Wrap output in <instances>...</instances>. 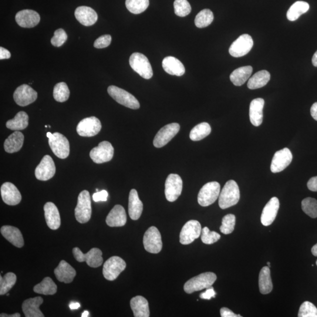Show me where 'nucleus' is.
Wrapping results in <instances>:
<instances>
[{
    "instance_id": "f257e3e1",
    "label": "nucleus",
    "mask_w": 317,
    "mask_h": 317,
    "mask_svg": "<svg viewBox=\"0 0 317 317\" xmlns=\"http://www.w3.org/2000/svg\"><path fill=\"white\" fill-rule=\"evenodd\" d=\"M240 198V190L234 180L226 182L218 197V205L222 209H226L237 204Z\"/></svg>"
},
{
    "instance_id": "f03ea898",
    "label": "nucleus",
    "mask_w": 317,
    "mask_h": 317,
    "mask_svg": "<svg viewBox=\"0 0 317 317\" xmlns=\"http://www.w3.org/2000/svg\"><path fill=\"white\" fill-rule=\"evenodd\" d=\"M217 280V276L212 272H206L194 276L188 280L184 286V292L192 294L196 292L210 288Z\"/></svg>"
},
{
    "instance_id": "7ed1b4c3",
    "label": "nucleus",
    "mask_w": 317,
    "mask_h": 317,
    "mask_svg": "<svg viewBox=\"0 0 317 317\" xmlns=\"http://www.w3.org/2000/svg\"><path fill=\"white\" fill-rule=\"evenodd\" d=\"M46 136L48 138L50 149L56 156L62 160L68 157L70 152V143L65 136L59 132H48Z\"/></svg>"
},
{
    "instance_id": "20e7f679",
    "label": "nucleus",
    "mask_w": 317,
    "mask_h": 317,
    "mask_svg": "<svg viewBox=\"0 0 317 317\" xmlns=\"http://www.w3.org/2000/svg\"><path fill=\"white\" fill-rule=\"evenodd\" d=\"M92 214L91 200L88 191L83 190L78 198V203L75 209L76 220L80 224H86L90 220Z\"/></svg>"
},
{
    "instance_id": "39448f33",
    "label": "nucleus",
    "mask_w": 317,
    "mask_h": 317,
    "mask_svg": "<svg viewBox=\"0 0 317 317\" xmlns=\"http://www.w3.org/2000/svg\"><path fill=\"white\" fill-rule=\"evenodd\" d=\"M220 194V185L211 182L204 185L198 194V201L202 206L207 207L214 203Z\"/></svg>"
},
{
    "instance_id": "423d86ee",
    "label": "nucleus",
    "mask_w": 317,
    "mask_h": 317,
    "mask_svg": "<svg viewBox=\"0 0 317 317\" xmlns=\"http://www.w3.org/2000/svg\"><path fill=\"white\" fill-rule=\"evenodd\" d=\"M130 64L131 68L144 78L149 80L152 77V68L147 57L142 54H132L130 56Z\"/></svg>"
},
{
    "instance_id": "0eeeda50",
    "label": "nucleus",
    "mask_w": 317,
    "mask_h": 317,
    "mask_svg": "<svg viewBox=\"0 0 317 317\" xmlns=\"http://www.w3.org/2000/svg\"><path fill=\"white\" fill-rule=\"evenodd\" d=\"M108 92L112 98L122 106L132 110L140 108L139 101L133 95L120 88L111 86L108 88Z\"/></svg>"
},
{
    "instance_id": "6e6552de",
    "label": "nucleus",
    "mask_w": 317,
    "mask_h": 317,
    "mask_svg": "<svg viewBox=\"0 0 317 317\" xmlns=\"http://www.w3.org/2000/svg\"><path fill=\"white\" fill-rule=\"evenodd\" d=\"M72 252L76 261L80 262H86L90 268H97L102 264V252L99 248H93L87 254H84L79 248H75L72 249Z\"/></svg>"
},
{
    "instance_id": "1a4fd4ad",
    "label": "nucleus",
    "mask_w": 317,
    "mask_h": 317,
    "mask_svg": "<svg viewBox=\"0 0 317 317\" xmlns=\"http://www.w3.org/2000/svg\"><path fill=\"white\" fill-rule=\"evenodd\" d=\"M126 264L122 258L118 256L107 260L104 263L103 275L107 280L114 281L126 269Z\"/></svg>"
},
{
    "instance_id": "9d476101",
    "label": "nucleus",
    "mask_w": 317,
    "mask_h": 317,
    "mask_svg": "<svg viewBox=\"0 0 317 317\" xmlns=\"http://www.w3.org/2000/svg\"><path fill=\"white\" fill-rule=\"evenodd\" d=\"M143 242L145 250L150 254H158L162 248L160 232L154 226L150 227L145 232Z\"/></svg>"
},
{
    "instance_id": "9b49d317",
    "label": "nucleus",
    "mask_w": 317,
    "mask_h": 317,
    "mask_svg": "<svg viewBox=\"0 0 317 317\" xmlns=\"http://www.w3.org/2000/svg\"><path fill=\"white\" fill-rule=\"evenodd\" d=\"M182 188H183V182L182 178L177 174H170L165 182L164 194L168 201L174 202L176 201L180 196Z\"/></svg>"
},
{
    "instance_id": "f8f14e48",
    "label": "nucleus",
    "mask_w": 317,
    "mask_h": 317,
    "mask_svg": "<svg viewBox=\"0 0 317 317\" xmlns=\"http://www.w3.org/2000/svg\"><path fill=\"white\" fill-rule=\"evenodd\" d=\"M90 157L94 162L100 164L112 160L114 154V148L109 142L103 141L98 146L93 148L90 152Z\"/></svg>"
},
{
    "instance_id": "ddd939ff",
    "label": "nucleus",
    "mask_w": 317,
    "mask_h": 317,
    "mask_svg": "<svg viewBox=\"0 0 317 317\" xmlns=\"http://www.w3.org/2000/svg\"><path fill=\"white\" fill-rule=\"evenodd\" d=\"M102 128L100 121L95 116L86 118L80 120L76 127L77 133L82 137H92L100 133Z\"/></svg>"
},
{
    "instance_id": "4468645a",
    "label": "nucleus",
    "mask_w": 317,
    "mask_h": 317,
    "mask_svg": "<svg viewBox=\"0 0 317 317\" xmlns=\"http://www.w3.org/2000/svg\"><path fill=\"white\" fill-rule=\"evenodd\" d=\"M254 44V40L250 36L242 34L232 43L229 53L235 58L244 56L250 52Z\"/></svg>"
},
{
    "instance_id": "2eb2a0df",
    "label": "nucleus",
    "mask_w": 317,
    "mask_h": 317,
    "mask_svg": "<svg viewBox=\"0 0 317 317\" xmlns=\"http://www.w3.org/2000/svg\"><path fill=\"white\" fill-rule=\"evenodd\" d=\"M180 130V126L178 123L168 124L162 128L154 138V146L158 148L165 146L176 136Z\"/></svg>"
},
{
    "instance_id": "dca6fc26",
    "label": "nucleus",
    "mask_w": 317,
    "mask_h": 317,
    "mask_svg": "<svg viewBox=\"0 0 317 317\" xmlns=\"http://www.w3.org/2000/svg\"><path fill=\"white\" fill-rule=\"evenodd\" d=\"M202 232L201 224L197 220L188 221L184 226L180 234V242L187 245L192 244L196 239L200 237Z\"/></svg>"
},
{
    "instance_id": "f3484780",
    "label": "nucleus",
    "mask_w": 317,
    "mask_h": 317,
    "mask_svg": "<svg viewBox=\"0 0 317 317\" xmlns=\"http://www.w3.org/2000/svg\"><path fill=\"white\" fill-rule=\"evenodd\" d=\"M56 172L54 162L50 155H46L42 158L41 162L36 168L35 175L37 180L46 181L54 176Z\"/></svg>"
},
{
    "instance_id": "a211bd4d",
    "label": "nucleus",
    "mask_w": 317,
    "mask_h": 317,
    "mask_svg": "<svg viewBox=\"0 0 317 317\" xmlns=\"http://www.w3.org/2000/svg\"><path fill=\"white\" fill-rule=\"evenodd\" d=\"M37 96L38 94L36 91L26 84L18 87L13 95L16 103L21 106H28L35 102Z\"/></svg>"
},
{
    "instance_id": "6ab92c4d",
    "label": "nucleus",
    "mask_w": 317,
    "mask_h": 317,
    "mask_svg": "<svg viewBox=\"0 0 317 317\" xmlns=\"http://www.w3.org/2000/svg\"><path fill=\"white\" fill-rule=\"evenodd\" d=\"M292 160V154L288 148L276 152L272 161L271 171L274 174L280 172L289 166Z\"/></svg>"
},
{
    "instance_id": "aec40b11",
    "label": "nucleus",
    "mask_w": 317,
    "mask_h": 317,
    "mask_svg": "<svg viewBox=\"0 0 317 317\" xmlns=\"http://www.w3.org/2000/svg\"><path fill=\"white\" fill-rule=\"evenodd\" d=\"M40 16L38 12L32 10H24L16 16V23L23 28H33L38 24Z\"/></svg>"
},
{
    "instance_id": "412c9836",
    "label": "nucleus",
    "mask_w": 317,
    "mask_h": 317,
    "mask_svg": "<svg viewBox=\"0 0 317 317\" xmlns=\"http://www.w3.org/2000/svg\"><path fill=\"white\" fill-rule=\"evenodd\" d=\"M2 200L10 206H16L22 201V194L14 184L6 182L1 187Z\"/></svg>"
},
{
    "instance_id": "4be33fe9",
    "label": "nucleus",
    "mask_w": 317,
    "mask_h": 317,
    "mask_svg": "<svg viewBox=\"0 0 317 317\" xmlns=\"http://www.w3.org/2000/svg\"><path fill=\"white\" fill-rule=\"evenodd\" d=\"M280 208L278 198L273 197L270 200L263 208L262 216V224L264 226H268L275 220Z\"/></svg>"
},
{
    "instance_id": "5701e85b",
    "label": "nucleus",
    "mask_w": 317,
    "mask_h": 317,
    "mask_svg": "<svg viewBox=\"0 0 317 317\" xmlns=\"http://www.w3.org/2000/svg\"><path fill=\"white\" fill-rule=\"evenodd\" d=\"M127 217L126 210L122 206H114L106 218V222L110 227H122L126 225Z\"/></svg>"
},
{
    "instance_id": "b1692460",
    "label": "nucleus",
    "mask_w": 317,
    "mask_h": 317,
    "mask_svg": "<svg viewBox=\"0 0 317 317\" xmlns=\"http://www.w3.org/2000/svg\"><path fill=\"white\" fill-rule=\"evenodd\" d=\"M47 226L52 230H56L60 226V218L59 210L54 204L47 202L44 207Z\"/></svg>"
},
{
    "instance_id": "393cba45",
    "label": "nucleus",
    "mask_w": 317,
    "mask_h": 317,
    "mask_svg": "<svg viewBox=\"0 0 317 317\" xmlns=\"http://www.w3.org/2000/svg\"><path fill=\"white\" fill-rule=\"evenodd\" d=\"M75 16L78 22L84 26L95 24L98 20L97 13L90 6H79L76 10Z\"/></svg>"
},
{
    "instance_id": "a878e982",
    "label": "nucleus",
    "mask_w": 317,
    "mask_h": 317,
    "mask_svg": "<svg viewBox=\"0 0 317 317\" xmlns=\"http://www.w3.org/2000/svg\"><path fill=\"white\" fill-rule=\"evenodd\" d=\"M54 274L57 280L60 282L70 283L72 282L76 272L69 263L65 260L60 261L58 267L54 270Z\"/></svg>"
},
{
    "instance_id": "bb28decb",
    "label": "nucleus",
    "mask_w": 317,
    "mask_h": 317,
    "mask_svg": "<svg viewBox=\"0 0 317 317\" xmlns=\"http://www.w3.org/2000/svg\"><path fill=\"white\" fill-rule=\"evenodd\" d=\"M44 302L41 296H36L25 300L22 305L24 314L26 317H44V315L40 310V306Z\"/></svg>"
},
{
    "instance_id": "cd10ccee",
    "label": "nucleus",
    "mask_w": 317,
    "mask_h": 317,
    "mask_svg": "<svg viewBox=\"0 0 317 317\" xmlns=\"http://www.w3.org/2000/svg\"><path fill=\"white\" fill-rule=\"evenodd\" d=\"M264 106V100L260 98L252 100L250 103L249 110L250 120L255 126H259L262 122Z\"/></svg>"
},
{
    "instance_id": "c85d7f7f",
    "label": "nucleus",
    "mask_w": 317,
    "mask_h": 317,
    "mask_svg": "<svg viewBox=\"0 0 317 317\" xmlns=\"http://www.w3.org/2000/svg\"><path fill=\"white\" fill-rule=\"evenodd\" d=\"M1 234L3 237L16 248H22L24 244L22 232L18 228L12 226H4L1 228Z\"/></svg>"
},
{
    "instance_id": "c756f323",
    "label": "nucleus",
    "mask_w": 317,
    "mask_h": 317,
    "mask_svg": "<svg viewBox=\"0 0 317 317\" xmlns=\"http://www.w3.org/2000/svg\"><path fill=\"white\" fill-rule=\"evenodd\" d=\"M143 204L140 200L136 190H132L130 193L128 212L130 216L134 220H137L143 212Z\"/></svg>"
},
{
    "instance_id": "7c9ffc66",
    "label": "nucleus",
    "mask_w": 317,
    "mask_h": 317,
    "mask_svg": "<svg viewBox=\"0 0 317 317\" xmlns=\"http://www.w3.org/2000/svg\"><path fill=\"white\" fill-rule=\"evenodd\" d=\"M130 308L136 317L150 316L149 303L142 296H136L130 300Z\"/></svg>"
},
{
    "instance_id": "2f4dec72",
    "label": "nucleus",
    "mask_w": 317,
    "mask_h": 317,
    "mask_svg": "<svg viewBox=\"0 0 317 317\" xmlns=\"http://www.w3.org/2000/svg\"><path fill=\"white\" fill-rule=\"evenodd\" d=\"M164 72L172 76H181L185 73L184 64L174 56H167L162 62Z\"/></svg>"
},
{
    "instance_id": "473e14b6",
    "label": "nucleus",
    "mask_w": 317,
    "mask_h": 317,
    "mask_svg": "<svg viewBox=\"0 0 317 317\" xmlns=\"http://www.w3.org/2000/svg\"><path fill=\"white\" fill-rule=\"evenodd\" d=\"M24 136L21 132L16 130L8 136L4 144V148L6 152L13 154L18 152L22 149Z\"/></svg>"
},
{
    "instance_id": "72a5a7b5",
    "label": "nucleus",
    "mask_w": 317,
    "mask_h": 317,
    "mask_svg": "<svg viewBox=\"0 0 317 317\" xmlns=\"http://www.w3.org/2000/svg\"><path fill=\"white\" fill-rule=\"evenodd\" d=\"M258 285L260 292L262 294H268L272 292L273 288L271 278V272L269 267H264L259 274Z\"/></svg>"
},
{
    "instance_id": "f704fd0d",
    "label": "nucleus",
    "mask_w": 317,
    "mask_h": 317,
    "mask_svg": "<svg viewBox=\"0 0 317 317\" xmlns=\"http://www.w3.org/2000/svg\"><path fill=\"white\" fill-rule=\"evenodd\" d=\"M252 72L251 66H242L237 68L231 74L230 79L236 86H242L247 82Z\"/></svg>"
},
{
    "instance_id": "c9c22d12",
    "label": "nucleus",
    "mask_w": 317,
    "mask_h": 317,
    "mask_svg": "<svg viewBox=\"0 0 317 317\" xmlns=\"http://www.w3.org/2000/svg\"><path fill=\"white\" fill-rule=\"evenodd\" d=\"M270 80V74L268 70H262L256 72L248 80V86L250 90L260 88L267 85Z\"/></svg>"
},
{
    "instance_id": "e433bc0d",
    "label": "nucleus",
    "mask_w": 317,
    "mask_h": 317,
    "mask_svg": "<svg viewBox=\"0 0 317 317\" xmlns=\"http://www.w3.org/2000/svg\"><path fill=\"white\" fill-rule=\"evenodd\" d=\"M29 117L24 111L16 114L12 120H8L6 123V126L12 130H25L28 126Z\"/></svg>"
},
{
    "instance_id": "4c0bfd02",
    "label": "nucleus",
    "mask_w": 317,
    "mask_h": 317,
    "mask_svg": "<svg viewBox=\"0 0 317 317\" xmlns=\"http://www.w3.org/2000/svg\"><path fill=\"white\" fill-rule=\"evenodd\" d=\"M310 5L305 2L298 1L293 4L286 13V18L290 22H294L300 16L308 11Z\"/></svg>"
},
{
    "instance_id": "58836bf2",
    "label": "nucleus",
    "mask_w": 317,
    "mask_h": 317,
    "mask_svg": "<svg viewBox=\"0 0 317 317\" xmlns=\"http://www.w3.org/2000/svg\"><path fill=\"white\" fill-rule=\"evenodd\" d=\"M34 292L40 294L54 295L57 292V286L52 280L48 276L34 288Z\"/></svg>"
},
{
    "instance_id": "ea45409f",
    "label": "nucleus",
    "mask_w": 317,
    "mask_h": 317,
    "mask_svg": "<svg viewBox=\"0 0 317 317\" xmlns=\"http://www.w3.org/2000/svg\"><path fill=\"white\" fill-rule=\"evenodd\" d=\"M212 129L207 122H202L197 124L190 131V138L193 141H200L209 136Z\"/></svg>"
},
{
    "instance_id": "a19ab883",
    "label": "nucleus",
    "mask_w": 317,
    "mask_h": 317,
    "mask_svg": "<svg viewBox=\"0 0 317 317\" xmlns=\"http://www.w3.org/2000/svg\"><path fill=\"white\" fill-rule=\"evenodd\" d=\"M214 16L213 12L209 9H204L198 13L196 16L194 23L198 28H207L213 22Z\"/></svg>"
},
{
    "instance_id": "79ce46f5",
    "label": "nucleus",
    "mask_w": 317,
    "mask_h": 317,
    "mask_svg": "<svg viewBox=\"0 0 317 317\" xmlns=\"http://www.w3.org/2000/svg\"><path fill=\"white\" fill-rule=\"evenodd\" d=\"M16 282V276L13 272H8L4 276H0V295L8 294Z\"/></svg>"
},
{
    "instance_id": "37998d69",
    "label": "nucleus",
    "mask_w": 317,
    "mask_h": 317,
    "mask_svg": "<svg viewBox=\"0 0 317 317\" xmlns=\"http://www.w3.org/2000/svg\"><path fill=\"white\" fill-rule=\"evenodd\" d=\"M126 8L134 14H140L150 6V0H126Z\"/></svg>"
},
{
    "instance_id": "c03bdc74",
    "label": "nucleus",
    "mask_w": 317,
    "mask_h": 317,
    "mask_svg": "<svg viewBox=\"0 0 317 317\" xmlns=\"http://www.w3.org/2000/svg\"><path fill=\"white\" fill-rule=\"evenodd\" d=\"M70 95L68 86L65 82L56 84L54 88V98L57 102H64L68 100Z\"/></svg>"
},
{
    "instance_id": "a18cd8bd",
    "label": "nucleus",
    "mask_w": 317,
    "mask_h": 317,
    "mask_svg": "<svg viewBox=\"0 0 317 317\" xmlns=\"http://www.w3.org/2000/svg\"><path fill=\"white\" fill-rule=\"evenodd\" d=\"M302 208L303 212L310 218H317V200L315 198H304L302 202Z\"/></svg>"
},
{
    "instance_id": "49530a36",
    "label": "nucleus",
    "mask_w": 317,
    "mask_h": 317,
    "mask_svg": "<svg viewBox=\"0 0 317 317\" xmlns=\"http://www.w3.org/2000/svg\"><path fill=\"white\" fill-rule=\"evenodd\" d=\"M174 9L175 14L182 18L188 16L192 11L191 6L187 0H175Z\"/></svg>"
},
{
    "instance_id": "de8ad7c7",
    "label": "nucleus",
    "mask_w": 317,
    "mask_h": 317,
    "mask_svg": "<svg viewBox=\"0 0 317 317\" xmlns=\"http://www.w3.org/2000/svg\"><path fill=\"white\" fill-rule=\"evenodd\" d=\"M235 224V216L232 214L226 215L222 219V224L220 228V230L224 234H231L234 230Z\"/></svg>"
},
{
    "instance_id": "09e8293b",
    "label": "nucleus",
    "mask_w": 317,
    "mask_h": 317,
    "mask_svg": "<svg viewBox=\"0 0 317 317\" xmlns=\"http://www.w3.org/2000/svg\"><path fill=\"white\" fill-rule=\"evenodd\" d=\"M298 316L317 317V308L311 302H304L300 306Z\"/></svg>"
},
{
    "instance_id": "8fccbe9b",
    "label": "nucleus",
    "mask_w": 317,
    "mask_h": 317,
    "mask_svg": "<svg viewBox=\"0 0 317 317\" xmlns=\"http://www.w3.org/2000/svg\"><path fill=\"white\" fill-rule=\"evenodd\" d=\"M221 236L216 232H211L207 227L202 230L201 239L202 242L206 244H212L217 242Z\"/></svg>"
},
{
    "instance_id": "3c124183",
    "label": "nucleus",
    "mask_w": 317,
    "mask_h": 317,
    "mask_svg": "<svg viewBox=\"0 0 317 317\" xmlns=\"http://www.w3.org/2000/svg\"><path fill=\"white\" fill-rule=\"evenodd\" d=\"M67 38H68V36L66 32L63 29L60 28L55 32L54 35L50 40V42L52 46L59 47L62 46L66 42Z\"/></svg>"
},
{
    "instance_id": "603ef678",
    "label": "nucleus",
    "mask_w": 317,
    "mask_h": 317,
    "mask_svg": "<svg viewBox=\"0 0 317 317\" xmlns=\"http://www.w3.org/2000/svg\"><path fill=\"white\" fill-rule=\"evenodd\" d=\"M111 41H112V37L110 35H104L96 40L94 46L98 49L106 48L110 44Z\"/></svg>"
},
{
    "instance_id": "864d4df0",
    "label": "nucleus",
    "mask_w": 317,
    "mask_h": 317,
    "mask_svg": "<svg viewBox=\"0 0 317 317\" xmlns=\"http://www.w3.org/2000/svg\"><path fill=\"white\" fill-rule=\"evenodd\" d=\"M108 196V194L107 191L103 190L94 194L92 198L94 201L96 202H106Z\"/></svg>"
},
{
    "instance_id": "5fc2aeb1",
    "label": "nucleus",
    "mask_w": 317,
    "mask_h": 317,
    "mask_svg": "<svg viewBox=\"0 0 317 317\" xmlns=\"http://www.w3.org/2000/svg\"><path fill=\"white\" fill-rule=\"evenodd\" d=\"M216 292L214 288L211 286L210 288H207L206 291L202 292L200 295V298L204 300H210L212 298H214Z\"/></svg>"
},
{
    "instance_id": "6e6d98bb",
    "label": "nucleus",
    "mask_w": 317,
    "mask_h": 317,
    "mask_svg": "<svg viewBox=\"0 0 317 317\" xmlns=\"http://www.w3.org/2000/svg\"><path fill=\"white\" fill-rule=\"evenodd\" d=\"M220 315L222 317H241L240 315L235 314L230 309L224 308L220 309Z\"/></svg>"
},
{
    "instance_id": "4d7b16f0",
    "label": "nucleus",
    "mask_w": 317,
    "mask_h": 317,
    "mask_svg": "<svg viewBox=\"0 0 317 317\" xmlns=\"http://www.w3.org/2000/svg\"><path fill=\"white\" fill-rule=\"evenodd\" d=\"M308 187L310 190L317 192V176L310 178L308 183Z\"/></svg>"
},
{
    "instance_id": "13d9d810",
    "label": "nucleus",
    "mask_w": 317,
    "mask_h": 317,
    "mask_svg": "<svg viewBox=\"0 0 317 317\" xmlns=\"http://www.w3.org/2000/svg\"><path fill=\"white\" fill-rule=\"evenodd\" d=\"M11 57V53L8 50L3 48V47H0V59H9Z\"/></svg>"
},
{
    "instance_id": "bf43d9fd",
    "label": "nucleus",
    "mask_w": 317,
    "mask_h": 317,
    "mask_svg": "<svg viewBox=\"0 0 317 317\" xmlns=\"http://www.w3.org/2000/svg\"><path fill=\"white\" fill-rule=\"evenodd\" d=\"M311 114L314 119L317 121V102L312 104L311 108Z\"/></svg>"
},
{
    "instance_id": "052dcab7",
    "label": "nucleus",
    "mask_w": 317,
    "mask_h": 317,
    "mask_svg": "<svg viewBox=\"0 0 317 317\" xmlns=\"http://www.w3.org/2000/svg\"><path fill=\"white\" fill-rule=\"evenodd\" d=\"M80 308V304L78 302H72L70 304V310H76Z\"/></svg>"
},
{
    "instance_id": "680f3d73",
    "label": "nucleus",
    "mask_w": 317,
    "mask_h": 317,
    "mask_svg": "<svg viewBox=\"0 0 317 317\" xmlns=\"http://www.w3.org/2000/svg\"><path fill=\"white\" fill-rule=\"evenodd\" d=\"M0 316L1 317H20L21 316V315H20V314L19 313H16V314H11V315L6 314H4V313H2L1 314V315H0Z\"/></svg>"
},
{
    "instance_id": "e2e57ef3",
    "label": "nucleus",
    "mask_w": 317,
    "mask_h": 317,
    "mask_svg": "<svg viewBox=\"0 0 317 317\" xmlns=\"http://www.w3.org/2000/svg\"><path fill=\"white\" fill-rule=\"evenodd\" d=\"M312 63L314 66L317 67V50L312 56Z\"/></svg>"
},
{
    "instance_id": "0e129e2a",
    "label": "nucleus",
    "mask_w": 317,
    "mask_h": 317,
    "mask_svg": "<svg viewBox=\"0 0 317 317\" xmlns=\"http://www.w3.org/2000/svg\"><path fill=\"white\" fill-rule=\"evenodd\" d=\"M312 252L313 256L317 257V244L313 246L312 248Z\"/></svg>"
},
{
    "instance_id": "69168bd1",
    "label": "nucleus",
    "mask_w": 317,
    "mask_h": 317,
    "mask_svg": "<svg viewBox=\"0 0 317 317\" xmlns=\"http://www.w3.org/2000/svg\"><path fill=\"white\" fill-rule=\"evenodd\" d=\"M89 316V312L88 311H85L82 314V317H88Z\"/></svg>"
},
{
    "instance_id": "338daca9",
    "label": "nucleus",
    "mask_w": 317,
    "mask_h": 317,
    "mask_svg": "<svg viewBox=\"0 0 317 317\" xmlns=\"http://www.w3.org/2000/svg\"><path fill=\"white\" fill-rule=\"evenodd\" d=\"M267 264H268V267H269V268H270V262H268L267 263Z\"/></svg>"
},
{
    "instance_id": "774afa93",
    "label": "nucleus",
    "mask_w": 317,
    "mask_h": 317,
    "mask_svg": "<svg viewBox=\"0 0 317 317\" xmlns=\"http://www.w3.org/2000/svg\"><path fill=\"white\" fill-rule=\"evenodd\" d=\"M316 265L317 266V260L316 261Z\"/></svg>"
}]
</instances>
